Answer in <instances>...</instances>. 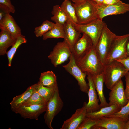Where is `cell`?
Listing matches in <instances>:
<instances>
[{
    "label": "cell",
    "mask_w": 129,
    "mask_h": 129,
    "mask_svg": "<svg viewBox=\"0 0 129 129\" xmlns=\"http://www.w3.org/2000/svg\"><path fill=\"white\" fill-rule=\"evenodd\" d=\"M75 59L77 65L83 72L94 75L103 72L104 65L99 60L94 46L84 55Z\"/></svg>",
    "instance_id": "cell-1"
},
{
    "label": "cell",
    "mask_w": 129,
    "mask_h": 129,
    "mask_svg": "<svg viewBox=\"0 0 129 129\" xmlns=\"http://www.w3.org/2000/svg\"><path fill=\"white\" fill-rule=\"evenodd\" d=\"M128 72L124 65L116 60L104 65L103 73L106 87L111 90Z\"/></svg>",
    "instance_id": "cell-2"
},
{
    "label": "cell",
    "mask_w": 129,
    "mask_h": 129,
    "mask_svg": "<svg viewBox=\"0 0 129 129\" xmlns=\"http://www.w3.org/2000/svg\"><path fill=\"white\" fill-rule=\"evenodd\" d=\"M79 24H86L97 19L96 3L91 0L73 3Z\"/></svg>",
    "instance_id": "cell-3"
},
{
    "label": "cell",
    "mask_w": 129,
    "mask_h": 129,
    "mask_svg": "<svg viewBox=\"0 0 129 129\" xmlns=\"http://www.w3.org/2000/svg\"><path fill=\"white\" fill-rule=\"evenodd\" d=\"M129 34L116 36L105 60L104 65L115 60L124 59L127 57L126 45Z\"/></svg>",
    "instance_id": "cell-4"
},
{
    "label": "cell",
    "mask_w": 129,
    "mask_h": 129,
    "mask_svg": "<svg viewBox=\"0 0 129 129\" xmlns=\"http://www.w3.org/2000/svg\"><path fill=\"white\" fill-rule=\"evenodd\" d=\"M116 36L106 25L95 48L98 58L104 65L112 42Z\"/></svg>",
    "instance_id": "cell-5"
},
{
    "label": "cell",
    "mask_w": 129,
    "mask_h": 129,
    "mask_svg": "<svg viewBox=\"0 0 129 129\" xmlns=\"http://www.w3.org/2000/svg\"><path fill=\"white\" fill-rule=\"evenodd\" d=\"M106 25L102 20L97 19L86 24H76L74 26L76 29L80 32L85 33L91 38L95 48Z\"/></svg>",
    "instance_id": "cell-6"
},
{
    "label": "cell",
    "mask_w": 129,
    "mask_h": 129,
    "mask_svg": "<svg viewBox=\"0 0 129 129\" xmlns=\"http://www.w3.org/2000/svg\"><path fill=\"white\" fill-rule=\"evenodd\" d=\"M63 105L58 87L52 97L47 102L46 110L44 115L45 123L50 129H53L51 125L53 118L61 111Z\"/></svg>",
    "instance_id": "cell-7"
},
{
    "label": "cell",
    "mask_w": 129,
    "mask_h": 129,
    "mask_svg": "<svg viewBox=\"0 0 129 129\" xmlns=\"http://www.w3.org/2000/svg\"><path fill=\"white\" fill-rule=\"evenodd\" d=\"M72 53L70 47L64 40L57 43L48 58L54 66L56 67L67 61Z\"/></svg>",
    "instance_id": "cell-8"
},
{
    "label": "cell",
    "mask_w": 129,
    "mask_h": 129,
    "mask_svg": "<svg viewBox=\"0 0 129 129\" xmlns=\"http://www.w3.org/2000/svg\"><path fill=\"white\" fill-rule=\"evenodd\" d=\"M69 59L68 63L63 65V67L77 80L80 90L82 92L87 94L89 87L85 80L87 73L82 72L77 65L72 53Z\"/></svg>",
    "instance_id": "cell-9"
},
{
    "label": "cell",
    "mask_w": 129,
    "mask_h": 129,
    "mask_svg": "<svg viewBox=\"0 0 129 129\" xmlns=\"http://www.w3.org/2000/svg\"><path fill=\"white\" fill-rule=\"evenodd\" d=\"M96 5L97 19L101 20L108 15L123 14L129 11V4L123 2L121 0L113 4L96 3Z\"/></svg>",
    "instance_id": "cell-10"
},
{
    "label": "cell",
    "mask_w": 129,
    "mask_h": 129,
    "mask_svg": "<svg viewBox=\"0 0 129 129\" xmlns=\"http://www.w3.org/2000/svg\"><path fill=\"white\" fill-rule=\"evenodd\" d=\"M46 107L47 105L36 104L19 105L11 108L13 112L19 114L25 119L28 118L37 120L40 115L46 111Z\"/></svg>",
    "instance_id": "cell-11"
},
{
    "label": "cell",
    "mask_w": 129,
    "mask_h": 129,
    "mask_svg": "<svg viewBox=\"0 0 129 129\" xmlns=\"http://www.w3.org/2000/svg\"><path fill=\"white\" fill-rule=\"evenodd\" d=\"M109 96V105H116L121 109L127 103L128 100L126 96L121 79L111 90Z\"/></svg>",
    "instance_id": "cell-12"
},
{
    "label": "cell",
    "mask_w": 129,
    "mask_h": 129,
    "mask_svg": "<svg viewBox=\"0 0 129 129\" xmlns=\"http://www.w3.org/2000/svg\"><path fill=\"white\" fill-rule=\"evenodd\" d=\"M87 103L84 102L83 107L77 109L70 118L65 121L60 129H77L86 117Z\"/></svg>",
    "instance_id": "cell-13"
},
{
    "label": "cell",
    "mask_w": 129,
    "mask_h": 129,
    "mask_svg": "<svg viewBox=\"0 0 129 129\" xmlns=\"http://www.w3.org/2000/svg\"><path fill=\"white\" fill-rule=\"evenodd\" d=\"M92 41L87 34L82 33V35L74 45L72 53L75 59L84 55L93 46Z\"/></svg>",
    "instance_id": "cell-14"
},
{
    "label": "cell",
    "mask_w": 129,
    "mask_h": 129,
    "mask_svg": "<svg viewBox=\"0 0 129 129\" xmlns=\"http://www.w3.org/2000/svg\"><path fill=\"white\" fill-rule=\"evenodd\" d=\"M87 74L89 89L87 93L88 101L86 107L87 112H91L97 111L100 108L98 103L99 100L97 98L92 75L89 73Z\"/></svg>",
    "instance_id": "cell-15"
},
{
    "label": "cell",
    "mask_w": 129,
    "mask_h": 129,
    "mask_svg": "<svg viewBox=\"0 0 129 129\" xmlns=\"http://www.w3.org/2000/svg\"><path fill=\"white\" fill-rule=\"evenodd\" d=\"M126 122L118 117H103L98 120L92 129H124Z\"/></svg>",
    "instance_id": "cell-16"
},
{
    "label": "cell",
    "mask_w": 129,
    "mask_h": 129,
    "mask_svg": "<svg viewBox=\"0 0 129 129\" xmlns=\"http://www.w3.org/2000/svg\"><path fill=\"white\" fill-rule=\"evenodd\" d=\"M0 28L9 32L16 39L22 35L20 28L10 14H6L0 21Z\"/></svg>",
    "instance_id": "cell-17"
},
{
    "label": "cell",
    "mask_w": 129,
    "mask_h": 129,
    "mask_svg": "<svg viewBox=\"0 0 129 129\" xmlns=\"http://www.w3.org/2000/svg\"><path fill=\"white\" fill-rule=\"evenodd\" d=\"M64 25L65 33L64 40L68 44L72 52L75 44L82 36L69 21H67Z\"/></svg>",
    "instance_id": "cell-18"
},
{
    "label": "cell",
    "mask_w": 129,
    "mask_h": 129,
    "mask_svg": "<svg viewBox=\"0 0 129 129\" xmlns=\"http://www.w3.org/2000/svg\"><path fill=\"white\" fill-rule=\"evenodd\" d=\"M92 76L100 102L99 104L100 108L109 106V104L106 101L103 93V85L104 80L103 72L97 75H92Z\"/></svg>",
    "instance_id": "cell-19"
},
{
    "label": "cell",
    "mask_w": 129,
    "mask_h": 129,
    "mask_svg": "<svg viewBox=\"0 0 129 129\" xmlns=\"http://www.w3.org/2000/svg\"><path fill=\"white\" fill-rule=\"evenodd\" d=\"M121 108L116 105H109L103 107L96 111L87 112L86 117L93 119H98L112 114L119 111Z\"/></svg>",
    "instance_id": "cell-20"
},
{
    "label": "cell",
    "mask_w": 129,
    "mask_h": 129,
    "mask_svg": "<svg viewBox=\"0 0 129 129\" xmlns=\"http://www.w3.org/2000/svg\"><path fill=\"white\" fill-rule=\"evenodd\" d=\"M16 40L12 35L8 32L1 30L0 33V55H4L10 46H12Z\"/></svg>",
    "instance_id": "cell-21"
},
{
    "label": "cell",
    "mask_w": 129,
    "mask_h": 129,
    "mask_svg": "<svg viewBox=\"0 0 129 129\" xmlns=\"http://www.w3.org/2000/svg\"><path fill=\"white\" fill-rule=\"evenodd\" d=\"M38 83L47 87H56L58 86L56 76L52 71H47L41 73Z\"/></svg>",
    "instance_id": "cell-22"
},
{
    "label": "cell",
    "mask_w": 129,
    "mask_h": 129,
    "mask_svg": "<svg viewBox=\"0 0 129 129\" xmlns=\"http://www.w3.org/2000/svg\"><path fill=\"white\" fill-rule=\"evenodd\" d=\"M36 89L35 84L29 86L22 94L13 98L10 104L11 108L19 106L27 100Z\"/></svg>",
    "instance_id": "cell-23"
},
{
    "label": "cell",
    "mask_w": 129,
    "mask_h": 129,
    "mask_svg": "<svg viewBox=\"0 0 129 129\" xmlns=\"http://www.w3.org/2000/svg\"><path fill=\"white\" fill-rule=\"evenodd\" d=\"M60 6L67 17V21H69L74 26L77 24L75 8L70 1L64 0Z\"/></svg>",
    "instance_id": "cell-24"
},
{
    "label": "cell",
    "mask_w": 129,
    "mask_h": 129,
    "mask_svg": "<svg viewBox=\"0 0 129 129\" xmlns=\"http://www.w3.org/2000/svg\"><path fill=\"white\" fill-rule=\"evenodd\" d=\"M42 36V39L43 40L52 38H61L64 39L65 33L64 25L59 23H55L54 27Z\"/></svg>",
    "instance_id": "cell-25"
},
{
    "label": "cell",
    "mask_w": 129,
    "mask_h": 129,
    "mask_svg": "<svg viewBox=\"0 0 129 129\" xmlns=\"http://www.w3.org/2000/svg\"><path fill=\"white\" fill-rule=\"evenodd\" d=\"M51 13L53 16L51 17V19L55 23H59L64 25L67 20L65 13L59 5H56L53 7Z\"/></svg>",
    "instance_id": "cell-26"
},
{
    "label": "cell",
    "mask_w": 129,
    "mask_h": 129,
    "mask_svg": "<svg viewBox=\"0 0 129 129\" xmlns=\"http://www.w3.org/2000/svg\"><path fill=\"white\" fill-rule=\"evenodd\" d=\"M27 41V40L25 37L22 35L16 38L15 43L12 46L11 49L7 51L6 54L8 60V66H11L12 59L19 47L22 44L26 43Z\"/></svg>",
    "instance_id": "cell-27"
},
{
    "label": "cell",
    "mask_w": 129,
    "mask_h": 129,
    "mask_svg": "<svg viewBox=\"0 0 129 129\" xmlns=\"http://www.w3.org/2000/svg\"><path fill=\"white\" fill-rule=\"evenodd\" d=\"M37 90L39 94L47 102L52 97L56 87H48L43 86L38 83L35 84Z\"/></svg>",
    "instance_id": "cell-28"
},
{
    "label": "cell",
    "mask_w": 129,
    "mask_h": 129,
    "mask_svg": "<svg viewBox=\"0 0 129 129\" xmlns=\"http://www.w3.org/2000/svg\"><path fill=\"white\" fill-rule=\"evenodd\" d=\"M47 102L39 94L36 88V90L31 96L20 105L28 106L36 104L47 105Z\"/></svg>",
    "instance_id": "cell-29"
},
{
    "label": "cell",
    "mask_w": 129,
    "mask_h": 129,
    "mask_svg": "<svg viewBox=\"0 0 129 129\" xmlns=\"http://www.w3.org/2000/svg\"><path fill=\"white\" fill-rule=\"evenodd\" d=\"M55 23L48 20L44 21L40 26L35 27L34 33L37 37L43 36L52 29Z\"/></svg>",
    "instance_id": "cell-30"
},
{
    "label": "cell",
    "mask_w": 129,
    "mask_h": 129,
    "mask_svg": "<svg viewBox=\"0 0 129 129\" xmlns=\"http://www.w3.org/2000/svg\"><path fill=\"white\" fill-rule=\"evenodd\" d=\"M129 116V100L127 104L121 108L119 111L105 117L108 118L118 117L126 122Z\"/></svg>",
    "instance_id": "cell-31"
},
{
    "label": "cell",
    "mask_w": 129,
    "mask_h": 129,
    "mask_svg": "<svg viewBox=\"0 0 129 129\" xmlns=\"http://www.w3.org/2000/svg\"><path fill=\"white\" fill-rule=\"evenodd\" d=\"M0 10L7 14L14 13L15 12V7L10 0H0Z\"/></svg>",
    "instance_id": "cell-32"
},
{
    "label": "cell",
    "mask_w": 129,
    "mask_h": 129,
    "mask_svg": "<svg viewBox=\"0 0 129 129\" xmlns=\"http://www.w3.org/2000/svg\"><path fill=\"white\" fill-rule=\"evenodd\" d=\"M98 119H93L86 117L77 129H92L96 124Z\"/></svg>",
    "instance_id": "cell-33"
},
{
    "label": "cell",
    "mask_w": 129,
    "mask_h": 129,
    "mask_svg": "<svg viewBox=\"0 0 129 129\" xmlns=\"http://www.w3.org/2000/svg\"><path fill=\"white\" fill-rule=\"evenodd\" d=\"M126 82V88L124 90L126 96L128 100H129V71L124 76Z\"/></svg>",
    "instance_id": "cell-34"
},
{
    "label": "cell",
    "mask_w": 129,
    "mask_h": 129,
    "mask_svg": "<svg viewBox=\"0 0 129 129\" xmlns=\"http://www.w3.org/2000/svg\"><path fill=\"white\" fill-rule=\"evenodd\" d=\"M121 63L124 66L127 70L129 71V57L121 60H115Z\"/></svg>",
    "instance_id": "cell-35"
},
{
    "label": "cell",
    "mask_w": 129,
    "mask_h": 129,
    "mask_svg": "<svg viewBox=\"0 0 129 129\" xmlns=\"http://www.w3.org/2000/svg\"><path fill=\"white\" fill-rule=\"evenodd\" d=\"M120 0H104L103 4L107 5L113 4L118 3Z\"/></svg>",
    "instance_id": "cell-36"
},
{
    "label": "cell",
    "mask_w": 129,
    "mask_h": 129,
    "mask_svg": "<svg viewBox=\"0 0 129 129\" xmlns=\"http://www.w3.org/2000/svg\"><path fill=\"white\" fill-rule=\"evenodd\" d=\"M126 51L127 57H129V35L126 44Z\"/></svg>",
    "instance_id": "cell-37"
},
{
    "label": "cell",
    "mask_w": 129,
    "mask_h": 129,
    "mask_svg": "<svg viewBox=\"0 0 129 129\" xmlns=\"http://www.w3.org/2000/svg\"><path fill=\"white\" fill-rule=\"evenodd\" d=\"M124 129H129V116L125 123Z\"/></svg>",
    "instance_id": "cell-38"
},
{
    "label": "cell",
    "mask_w": 129,
    "mask_h": 129,
    "mask_svg": "<svg viewBox=\"0 0 129 129\" xmlns=\"http://www.w3.org/2000/svg\"><path fill=\"white\" fill-rule=\"evenodd\" d=\"M97 4H103L104 0H91Z\"/></svg>",
    "instance_id": "cell-39"
},
{
    "label": "cell",
    "mask_w": 129,
    "mask_h": 129,
    "mask_svg": "<svg viewBox=\"0 0 129 129\" xmlns=\"http://www.w3.org/2000/svg\"><path fill=\"white\" fill-rule=\"evenodd\" d=\"M86 0H72V1L75 4H77Z\"/></svg>",
    "instance_id": "cell-40"
},
{
    "label": "cell",
    "mask_w": 129,
    "mask_h": 129,
    "mask_svg": "<svg viewBox=\"0 0 129 129\" xmlns=\"http://www.w3.org/2000/svg\"><path fill=\"white\" fill-rule=\"evenodd\" d=\"M70 0V1H71L72 0Z\"/></svg>",
    "instance_id": "cell-41"
}]
</instances>
